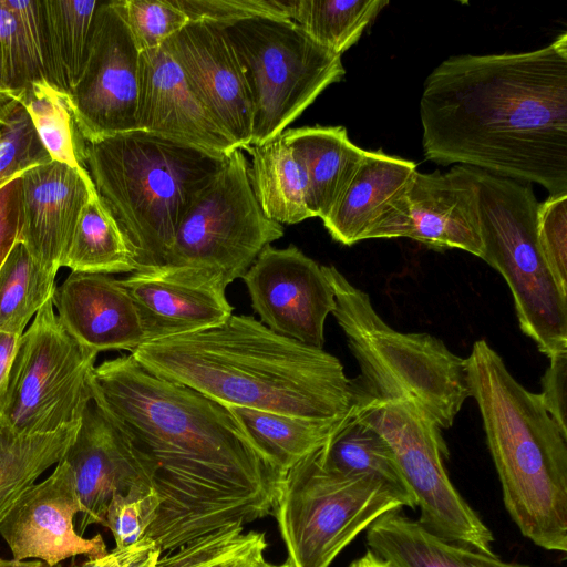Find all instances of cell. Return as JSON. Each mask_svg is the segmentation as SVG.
<instances>
[{
	"mask_svg": "<svg viewBox=\"0 0 567 567\" xmlns=\"http://www.w3.org/2000/svg\"><path fill=\"white\" fill-rule=\"evenodd\" d=\"M137 130L212 153L237 145L204 107L181 66L161 45L140 54Z\"/></svg>",
	"mask_w": 567,
	"mask_h": 567,
	"instance_id": "19",
	"label": "cell"
},
{
	"mask_svg": "<svg viewBox=\"0 0 567 567\" xmlns=\"http://www.w3.org/2000/svg\"><path fill=\"white\" fill-rule=\"evenodd\" d=\"M20 337L0 332V412L3 408L9 373Z\"/></svg>",
	"mask_w": 567,
	"mask_h": 567,
	"instance_id": "46",
	"label": "cell"
},
{
	"mask_svg": "<svg viewBox=\"0 0 567 567\" xmlns=\"http://www.w3.org/2000/svg\"><path fill=\"white\" fill-rule=\"evenodd\" d=\"M0 135H1V130H0Z\"/></svg>",
	"mask_w": 567,
	"mask_h": 567,
	"instance_id": "52",
	"label": "cell"
},
{
	"mask_svg": "<svg viewBox=\"0 0 567 567\" xmlns=\"http://www.w3.org/2000/svg\"><path fill=\"white\" fill-rule=\"evenodd\" d=\"M97 354L66 331L52 299L47 301L19 338L0 429L32 435L80 424L92 402Z\"/></svg>",
	"mask_w": 567,
	"mask_h": 567,
	"instance_id": "10",
	"label": "cell"
},
{
	"mask_svg": "<svg viewBox=\"0 0 567 567\" xmlns=\"http://www.w3.org/2000/svg\"><path fill=\"white\" fill-rule=\"evenodd\" d=\"M251 307L270 330L316 348L336 301L322 266L299 248L265 247L241 278Z\"/></svg>",
	"mask_w": 567,
	"mask_h": 567,
	"instance_id": "14",
	"label": "cell"
},
{
	"mask_svg": "<svg viewBox=\"0 0 567 567\" xmlns=\"http://www.w3.org/2000/svg\"><path fill=\"white\" fill-rule=\"evenodd\" d=\"M226 408L281 474L324 446L354 412L339 419L310 420L248 408Z\"/></svg>",
	"mask_w": 567,
	"mask_h": 567,
	"instance_id": "27",
	"label": "cell"
},
{
	"mask_svg": "<svg viewBox=\"0 0 567 567\" xmlns=\"http://www.w3.org/2000/svg\"><path fill=\"white\" fill-rule=\"evenodd\" d=\"M537 241L558 290L567 297V193L539 203Z\"/></svg>",
	"mask_w": 567,
	"mask_h": 567,
	"instance_id": "39",
	"label": "cell"
},
{
	"mask_svg": "<svg viewBox=\"0 0 567 567\" xmlns=\"http://www.w3.org/2000/svg\"><path fill=\"white\" fill-rule=\"evenodd\" d=\"M478 190L483 257L507 282L520 330L548 358L567 351V297L537 241L539 203L528 183L471 167Z\"/></svg>",
	"mask_w": 567,
	"mask_h": 567,
	"instance_id": "7",
	"label": "cell"
},
{
	"mask_svg": "<svg viewBox=\"0 0 567 567\" xmlns=\"http://www.w3.org/2000/svg\"><path fill=\"white\" fill-rule=\"evenodd\" d=\"M56 86L69 94L90 51L99 1L42 0Z\"/></svg>",
	"mask_w": 567,
	"mask_h": 567,
	"instance_id": "33",
	"label": "cell"
},
{
	"mask_svg": "<svg viewBox=\"0 0 567 567\" xmlns=\"http://www.w3.org/2000/svg\"><path fill=\"white\" fill-rule=\"evenodd\" d=\"M159 499L154 488L115 494L106 509L105 523L116 548H125L145 537L155 519Z\"/></svg>",
	"mask_w": 567,
	"mask_h": 567,
	"instance_id": "40",
	"label": "cell"
},
{
	"mask_svg": "<svg viewBox=\"0 0 567 567\" xmlns=\"http://www.w3.org/2000/svg\"><path fill=\"white\" fill-rule=\"evenodd\" d=\"M542 378V402L558 426L567 433V351L549 358Z\"/></svg>",
	"mask_w": 567,
	"mask_h": 567,
	"instance_id": "43",
	"label": "cell"
},
{
	"mask_svg": "<svg viewBox=\"0 0 567 567\" xmlns=\"http://www.w3.org/2000/svg\"><path fill=\"white\" fill-rule=\"evenodd\" d=\"M24 93L13 20L0 0V126L6 125Z\"/></svg>",
	"mask_w": 567,
	"mask_h": 567,
	"instance_id": "42",
	"label": "cell"
},
{
	"mask_svg": "<svg viewBox=\"0 0 567 567\" xmlns=\"http://www.w3.org/2000/svg\"><path fill=\"white\" fill-rule=\"evenodd\" d=\"M416 164L379 151H367L348 186L322 219L331 237L342 245L372 239L400 195L406 189Z\"/></svg>",
	"mask_w": 567,
	"mask_h": 567,
	"instance_id": "23",
	"label": "cell"
},
{
	"mask_svg": "<svg viewBox=\"0 0 567 567\" xmlns=\"http://www.w3.org/2000/svg\"><path fill=\"white\" fill-rule=\"evenodd\" d=\"M55 288V276L18 240L0 267V332L22 336Z\"/></svg>",
	"mask_w": 567,
	"mask_h": 567,
	"instance_id": "32",
	"label": "cell"
},
{
	"mask_svg": "<svg viewBox=\"0 0 567 567\" xmlns=\"http://www.w3.org/2000/svg\"><path fill=\"white\" fill-rule=\"evenodd\" d=\"M245 151L251 157V188L266 217L281 225L311 218L306 173L281 135L265 144L249 145Z\"/></svg>",
	"mask_w": 567,
	"mask_h": 567,
	"instance_id": "25",
	"label": "cell"
},
{
	"mask_svg": "<svg viewBox=\"0 0 567 567\" xmlns=\"http://www.w3.org/2000/svg\"><path fill=\"white\" fill-rule=\"evenodd\" d=\"M189 21L205 20L230 24L241 20L271 17L291 19L295 0H172Z\"/></svg>",
	"mask_w": 567,
	"mask_h": 567,
	"instance_id": "41",
	"label": "cell"
},
{
	"mask_svg": "<svg viewBox=\"0 0 567 567\" xmlns=\"http://www.w3.org/2000/svg\"><path fill=\"white\" fill-rule=\"evenodd\" d=\"M319 450L286 471L277 488L272 512L292 567H329L384 513L415 508L412 497L378 477L329 468Z\"/></svg>",
	"mask_w": 567,
	"mask_h": 567,
	"instance_id": "8",
	"label": "cell"
},
{
	"mask_svg": "<svg viewBox=\"0 0 567 567\" xmlns=\"http://www.w3.org/2000/svg\"><path fill=\"white\" fill-rule=\"evenodd\" d=\"M52 302L66 331L96 353L132 352L146 342L135 302L120 279L71 271L55 288Z\"/></svg>",
	"mask_w": 567,
	"mask_h": 567,
	"instance_id": "22",
	"label": "cell"
},
{
	"mask_svg": "<svg viewBox=\"0 0 567 567\" xmlns=\"http://www.w3.org/2000/svg\"><path fill=\"white\" fill-rule=\"evenodd\" d=\"M402 237L432 249H462L483 257L478 190L471 167L445 173L416 171L405 192Z\"/></svg>",
	"mask_w": 567,
	"mask_h": 567,
	"instance_id": "21",
	"label": "cell"
},
{
	"mask_svg": "<svg viewBox=\"0 0 567 567\" xmlns=\"http://www.w3.org/2000/svg\"><path fill=\"white\" fill-rule=\"evenodd\" d=\"M281 137L306 173L312 217L323 219L348 186L367 151L350 141L343 126L288 128Z\"/></svg>",
	"mask_w": 567,
	"mask_h": 567,
	"instance_id": "24",
	"label": "cell"
},
{
	"mask_svg": "<svg viewBox=\"0 0 567 567\" xmlns=\"http://www.w3.org/2000/svg\"><path fill=\"white\" fill-rule=\"evenodd\" d=\"M388 4L386 0H295L291 20L315 42L341 55Z\"/></svg>",
	"mask_w": 567,
	"mask_h": 567,
	"instance_id": "34",
	"label": "cell"
},
{
	"mask_svg": "<svg viewBox=\"0 0 567 567\" xmlns=\"http://www.w3.org/2000/svg\"><path fill=\"white\" fill-rule=\"evenodd\" d=\"M0 130V188L28 168L51 161L22 104Z\"/></svg>",
	"mask_w": 567,
	"mask_h": 567,
	"instance_id": "38",
	"label": "cell"
},
{
	"mask_svg": "<svg viewBox=\"0 0 567 567\" xmlns=\"http://www.w3.org/2000/svg\"><path fill=\"white\" fill-rule=\"evenodd\" d=\"M62 267L107 276L137 269L124 234L96 190L81 212Z\"/></svg>",
	"mask_w": 567,
	"mask_h": 567,
	"instance_id": "28",
	"label": "cell"
},
{
	"mask_svg": "<svg viewBox=\"0 0 567 567\" xmlns=\"http://www.w3.org/2000/svg\"><path fill=\"white\" fill-rule=\"evenodd\" d=\"M228 155L135 130L85 142V164L137 269L163 266L176 229Z\"/></svg>",
	"mask_w": 567,
	"mask_h": 567,
	"instance_id": "5",
	"label": "cell"
},
{
	"mask_svg": "<svg viewBox=\"0 0 567 567\" xmlns=\"http://www.w3.org/2000/svg\"><path fill=\"white\" fill-rule=\"evenodd\" d=\"M355 415L389 444L401 475L420 508L419 523L460 545L494 554L492 532L450 481L441 429L406 401L362 399Z\"/></svg>",
	"mask_w": 567,
	"mask_h": 567,
	"instance_id": "12",
	"label": "cell"
},
{
	"mask_svg": "<svg viewBox=\"0 0 567 567\" xmlns=\"http://www.w3.org/2000/svg\"><path fill=\"white\" fill-rule=\"evenodd\" d=\"M21 174L0 188V267L18 241L21 214Z\"/></svg>",
	"mask_w": 567,
	"mask_h": 567,
	"instance_id": "44",
	"label": "cell"
},
{
	"mask_svg": "<svg viewBox=\"0 0 567 567\" xmlns=\"http://www.w3.org/2000/svg\"><path fill=\"white\" fill-rule=\"evenodd\" d=\"M17 560L0 558V567H14Z\"/></svg>",
	"mask_w": 567,
	"mask_h": 567,
	"instance_id": "51",
	"label": "cell"
},
{
	"mask_svg": "<svg viewBox=\"0 0 567 567\" xmlns=\"http://www.w3.org/2000/svg\"><path fill=\"white\" fill-rule=\"evenodd\" d=\"M240 64L260 145L285 128L346 71L341 55L315 42L293 20L257 17L220 24Z\"/></svg>",
	"mask_w": 567,
	"mask_h": 567,
	"instance_id": "9",
	"label": "cell"
},
{
	"mask_svg": "<svg viewBox=\"0 0 567 567\" xmlns=\"http://www.w3.org/2000/svg\"><path fill=\"white\" fill-rule=\"evenodd\" d=\"M82 512L75 475L64 460L52 474L32 485L0 522V535L14 560L35 558L54 567L68 558L107 554L101 534L91 538L74 528V516Z\"/></svg>",
	"mask_w": 567,
	"mask_h": 567,
	"instance_id": "15",
	"label": "cell"
},
{
	"mask_svg": "<svg viewBox=\"0 0 567 567\" xmlns=\"http://www.w3.org/2000/svg\"><path fill=\"white\" fill-rule=\"evenodd\" d=\"M75 475L82 506L80 535L105 523L115 494L153 488L151 470L133 442L91 402L76 436L62 458Z\"/></svg>",
	"mask_w": 567,
	"mask_h": 567,
	"instance_id": "18",
	"label": "cell"
},
{
	"mask_svg": "<svg viewBox=\"0 0 567 567\" xmlns=\"http://www.w3.org/2000/svg\"><path fill=\"white\" fill-rule=\"evenodd\" d=\"M255 567H292L290 561L289 560H286L285 563L282 564H271V563H268L266 560H262L261 563H259L257 566Z\"/></svg>",
	"mask_w": 567,
	"mask_h": 567,
	"instance_id": "50",
	"label": "cell"
},
{
	"mask_svg": "<svg viewBox=\"0 0 567 567\" xmlns=\"http://www.w3.org/2000/svg\"><path fill=\"white\" fill-rule=\"evenodd\" d=\"M120 281L135 302L146 342L213 328L233 315L228 285L204 270L163 265Z\"/></svg>",
	"mask_w": 567,
	"mask_h": 567,
	"instance_id": "17",
	"label": "cell"
},
{
	"mask_svg": "<svg viewBox=\"0 0 567 567\" xmlns=\"http://www.w3.org/2000/svg\"><path fill=\"white\" fill-rule=\"evenodd\" d=\"M14 567H44L43 564L41 561H38V560H22V561H19L17 560Z\"/></svg>",
	"mask_w": 567,
	"mask_h": 567,
	"instance_id": "49",
	"label": "cell"
},
{
	"mask_svg": "<svg viewBox=\"0 0 567 567\" xmlns=\"http://www.w3.org/2000/svg\"><path fill=\"white\" fill-rule=\"evenodd\" d=\"M4 3L13 20L25 92L40 82L58 87L42 0Z\"/></svg>",
	"mask_w": 567,
	"mask_h": 567,
	"instance_id": "36",
	"label": "cell"
},
{
	"mask_svg": "<svg viewBox=\"0 0 567 567\" xmlns=\"http://www.w3.org/2000/svg\"><path fill=\"white\" fill-rule=\"evenodd\" d=\"M18 240L48 272L56 276L90 194L96 190L76 171L49 161L21 176Z\"/></svg>",
	"mask_w": 567,
	"mask_h": 567,
	"instance_id": "20",
	"label": "cell"
},
{
	"mask_svg": "<svg viewBox=\"0 0 567 567\" xmlns=\"http://www.w3.org/2000/svg\"><path fill=\"white\" fill-rule=\"evenodd\" d=\"M266 548L265 533L230 525L159 555L154 567H255Z\"/></svg>",
	"mask_w": 567,
	"mask_h": 567,
	"instance_id": "35",
	"label": "cell"
},
{
	"mask_svg": "<svg viewBox=\"0 0 567 567\" xmlns=\"http://www.w3.org/2000/svg\"><path fill=\"white\" fill-rule=\"evenodd\" d=\"M90 386L151 470L159 506L145 537L161 555L272 512L282 474L226 406L147 372L132 354L95 367Z\"/></svg>",
	"mask_w": 567,
	"mask_h": 567,
	"instance_id": "1",
	"label": "cell"
},
{
	"mask_svg": "<svg viewBox=\"0 0 567 567\" xmlns=\"http://www.w3.org/2000/svg\"><path fill=\"white\" fill-rule=\"evenodd\" d=\"M322 268L334 293L332 315L360 368L362 399L411 402L441 430L450 427L471 396L465 359L434 336L394 330L365 291L334 266Z\"/></svg>",
	"mask_w": 567,
	"mask_h": 567,
	"instance_id": "6",
	"label": "cell"
},
{
	"mask_svg": "<svg viewBox=\"0 0 567 567\" xmlns=\"http://www.w3.org/2000/svg\"><path fill=\"white\" fill-rule=\"evenodd\" d=\"M282 236V225L262 213L251 188L248 159L237 148L183 217L164 265L204 270L229 285Z\"/></svg>",
	"mask_w": 567,
	"mask_h": 567,
	"instance_id": "11",
	"label": "cell"
},
{
	"mask_svg": "<svg viewBox=\"0 0 567 567\" xmlns=\"http://www.w3.org/2000/svg\"><path fill=\"white\" fill-rule=\"evenodd\" d=\"M140 54L112 1L100 2L84 70L68 94L84 142L137 130Z\"/></svg>",
	"mask_w": 567,
	"mask_h": 567,
	"instance_id": "13",
	"label": "cell"
},
{
	"mask_svg": "<svg viewBox=\"0 0 567 567\" xmlns=\"http://www.w3.org/2000/svg\"><path fill=\"white\" fill-rule=\"evenodd\" d=\"M150 542L151 538L144 537L132 546L125 548L115 547L112 551H107V554L101 557L90 558L81 567H125L146 548Z\"/></svg>",
	"mask_w": 567,
	"mask_h": 567,
	"instance_id": "45",
	"label": "cell"
},
{
	"mask_svg": "<svg viewBox=\"0 0 567 567\" xmlns=\"http://www.w3.org/2000/svg\"><path fill=\"white\" fill-rule=\"evenodd\" d=\"M131 354L147 372L224 406L331 420L350 414L362 398L337 357L246 315L144 342Z\"/></svg>",
	"mask_w": 567,
	"mask_h": 567,
	"instance_id": "3",
	"label": "cell"
},
{
	"mask_svg": "<svg viewBox=\"0 0 567 567\" xmlns=\"http://www.w3.org/2000/svg\"><path fill=\"white\" fill-rule=\"evenodd\" d=\"M465 362L509 516L535 545L565 553L567 433L485 340L474 342Z\"/></svg>",
	"mask_w": 567,
	"mask_h": 567,
	"instance_id": "4",
	"label": "cell"
},
{
	"mask_svg": "<svg viewBox=\"0 0 567 567\" xmlns=\"http://www.w3.org/2000/svg\"><path fill=\"white\" fill-rule=\"evenodd\" d=\"M159 555L161 550L157 544L151 539L146 548L125 567H154Z\"/></svg>",
	"mask_w": 567,
	"mask_h": 567,
	"instance_id": "47",
	"label": "cell"
},
{
	"mask_svg": "<svg viewBox=\"0 0 567 567\" xmlns=\"http://www.w3.org/2000/svg\"><path fill=\"white\" fill-rule=\"evenodd\" d=\"M426 159L567 193V32L533 51L462 54L425 79Z\"/></svg>",
	"mask_w": 567,
	"mask_h": 567,
	"instance_id": "2",
	"label": "cell"
},
{
	"mask_svg": "<svg viewBox=\"0 0 567 567\" xmlns=\"http://www.w3.org/2000/svg\"><path fill=\"white\" fill-rule=\"evenodd\" d=\"M80 424L32 435L0 429V522L42 473L62 461Z\"/></svg>",
	"mask_w": 567,
	"mask_h": 567,
	"instance_id": "29",
	"label": "cell"
},
{
	"mask_svg": "<svg viewBox=\"0 0 567 567\" xmlns=\"http://www.w3.org/2000/svg\"><path fill=\"white\" fill-rule=\"evenodd\" d=\"M112 4L141 52L159 48L189 22L172 0H115Z\"/></svg>",
	"mask_w": 567,
	"mask_h": 567,
	"instance_id": "37",
	"label": "cell"
},
{
	"mask_svg": "<svg viewBox=\"0 0 567 567\" xmlns=\"http://www.w3.org/2000/svg\"><path fill=\"white\" fill-rule=\"evenodd\" d=\"M32 125L51 159L93 183L85 164V142L76 126L69 96L47 83H33L22 96Z\"/></svg>",
	"mask_w": 567,
	"mask_h": 567,
	"instance_id": "30",
	"label": "cell"
},
{
	"mask_svg": "<svg viewBox=\"0 0 567 567\" xmlns=\"http://www.w3.org/2000/svg\"><path fill=\"white\" fill-rule=\"evenodd\" d=\"M319 453L323 464L331 470L378 477L414 499L391 447L373 427L355 415V409Z\"/></svg>",
	"mask_w": 567,
	"mask_h": 567,
	"instance_id": "31",
	"label": "cell"
},
{
	"mask_svg": "<svg viewBox=\"0 0 567 567\" xmlns=\"http://www.w3.org/2000/svg\"><path fill=\"white\" fill-rule=\"evenodd\" d=\"M181 66L190 89L234 141L245 150L252 138V104L229 39L210 21H189L162 44Z\"/></svg>",
	"mask_w": 567,
	"mask_h": 567,
	"instance_id": "16",
	"label": "cell"
},
{
	"mask_svg": "<svg viewBox=\"0 0 567 567\" xmlns=\"http://www.w3.org/2000/svg\"><path fill=\"white\" fill-rule=\"evenodd\" d=\"M369 550L391 567H477V551L447 540L399 509L384 513L367 530Z\"/></svg>",
	"mask_w": 567,
	"mask_h": 567,
	"instance_id": "26",
	"label": "cell"
},
{
	"mask_svg": "<svg viewBox=\"0 0 567 567\" xmlns=\"http://www.w3.org/2000/svg\"><path fill=\"white\" fill-rule=\"evenodd\" d=\"M349 567H391L386 561L378 557L371 550L354 560Z\"/></svg>",
	"mask_w": 567,
	"mask_h": 567,
	"instance_id": "48",
	"label": "cell"
}]
</instances>
